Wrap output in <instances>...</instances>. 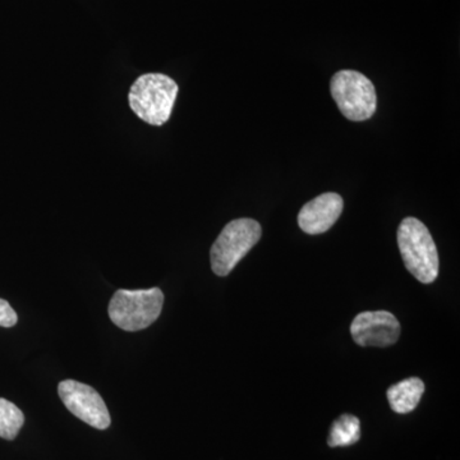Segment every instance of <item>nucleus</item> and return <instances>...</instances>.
<instances>
[{"instance_id": "nucleus-11", "label": "nucleus", "mask_w": 460, "mask_h": 460, "mask_svg": "<svg viewBox=\"0 0 460 460\" xmlns=\"http://www.w3.org/2000/svg\"><path fill=\"white\" fill-rule=\"evenodd\" d=\"M25 423L22 411L7 399L0 398V438L14 440Z\"/></svg>"}, {"instance_id": "nucleus-5", "label": "nucleus", "mask_w": 460, "mask_h": 460, "mask_svg": "<svg viewBox=\"0 0 460 460\" xmlns=\"http://www.w3.org/2000/svg\"><path fill=\"white\" fill-rule=\"evenodd\" d=\"M332 99L347 119L363 122L376 111L377 96L374 84L357 71H339L330 83Z\"/></svg>"}, {"instance_id": "nucleus-6", "label": "nucleus", "mask_w": 460, "mask_h": 460, "mask_svg": "<svg viewBox=\"0 0 460 460\" xmlns=\"http://www.w3.org/2000/svg\"><path fill=\"white\" fill-rule=\"evenodd\" d=\"M60 399L66 410L77 419L98 429L111 426V414L104 399L93 387L75 380H65L58 386Z\"/></svg>"}, {"instance_id": "nucleus-2", "label": "nucleus", "mask_w": 460, "mask_h": 460, "mask_svg": "<svg viewBox=\"0 0 460 460\" xmlns=\"http://www.w3.org/2000/svg\"><path fill=\"white\" fill-rule=\"evenodd\" d=\"M398 246L408 271L420 283H434L438 275V255L428 226L416 217L402 220Z\"/></svg>"}, {"instance_id": "nucleus-1", "label": "nucleus", "mask_w": 460, "mask_h": 460, "mask_svg": "<svg viewBox=\"0 0 460 460\" xmlns=\"http://www.w3.org/2000/svg\"><path fill=\"white\" fill-rule=\"evenodd\" d=\"M178 95V84L163 74L142 75L129 90L133 113L151 126H163L171 118Z\"/></svg>"}, {"instance_id": "nucleus-3", "label": "nucleus", "mask_w": 460, "mask_h": 460, "mask_svg": "<svg viewBox=\"0 0 460 460\" xmlns=\"http://www.w3.org/2000/svg\"><path fill=\"white\" fill-rule=\"evenodd\" d=\"M164 305V293L159 288L151 289H119L109 304L108 313L118 328L138 332L153 325Z\"/></svg>"}, {"instance_id": "nucleus-4", "label": "nucleus", "mask_w": 460, "mask_h": 460, "mask_svg": "<svg viewBox=\"0 0 460 460\" xmlns=\"http://www.w3.org/2000/svg\"><path fill=\"white\" fill-rule=\"evenodd\" d=\"M261 226L253 219L226 224L211 247V268L217 277H226L261 239Z\"/></svg>"}, {"instance_id": "nucleus-9", "label": "nucleus", "mask_w": 460, "mask_h": 460, "mask_svg": "<svg viewBox=\"0 0 460 460\" xmlns=\"http://www.w3.org/2000/svg\"><path fill=\"white\" fill-rule=\"evenodd\" d=\"M423 393H425L423 381L419 377H411L390 386L387 390V401L395 413H411L416 410Z\"/></svg>"}, {"instance_id": "nucleus-7", "label": "nucleus", "mask_w": 460, "mask_h": 460, "mask_svg": "<svg viewBox=\"0 0 460 460\" xmlns=\"http://www.w3.org/2000/svg\"><path fill=\"white\" fill-rule=\"evenodd\" d=\"M353 341L361 347H389L401 337V323L387 311L357 314L350 325Z\"/></svg>"}, {"instance_id": "nucleus-12", "label": "nucleus", "mask_w": 460, "mask_h": 460, "mask_svg": "<svg viewBox=\"0 0 460 460\" xmlns=\"http://www.w3.org/2000/svg\"><path fill=\"white\" fill-rule=\"evenodd\" d=\"M18 321L16 311L12 308L5 299L0 298V326L2 328H12Z\"/></svg>"}, {"instance_id": "nucleus-10", "label": "nucleus", "mask_w": 460, "mask_h": 460, "mask_svg": "<svg viewBox=\"0 0 460 460\" xmlns=\"http://www.w3.org/2000/svg\"><path fill=\"white\" fill-rule=\"evenodd\" d=\"M359 438H361V422L352 414H343L332 423L328 444L330 447H350Z\"/></svg>"}, {"instance_id": "nucleus-8", "label": "nucleus", "mask_w": 460, "mask_h": 460, "mask_svg": "<svg viewBox=\"0 0 460 460\" xmlns=\"http://www.w3.org/2000/svg\"><path fill=\"white\" fill-rule=\"evenodd\" d=\"M343 208V199L338 193H323L307 202L299 211V228L307 234H323L337 223Z\"/></svg>"}]
</instances>
